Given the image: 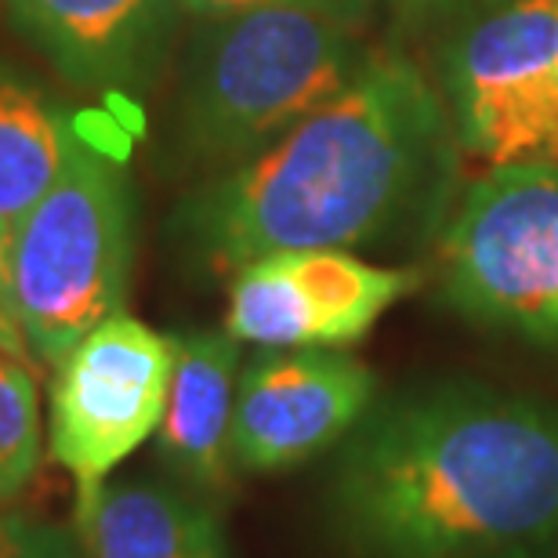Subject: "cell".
Returning <instances> with one entry per match:
<instances>
[{
  "label": "cell",
  "mask_w": 558,
  "mask_h": 558,
  "mask_svg": "<svg viewBox=\"0 0 558 558\" xmlns=\"http://www.w3.org/2000/svg\"><path fill=\"white\" fill-rule=\"evenodd\" d=\"M439 294L472 327L558 349V160L472 178L439 236Z\"/></svg>",
  "instance_id": "5b68a950"
},
{
  "label": "cell",
  "mask_w": 558,
  "mask_h": 558,
  "mask_svg": "<svg viewBox=\"0 0 558 558\" xmlns=\"http://www.w3.org/2000/svg\"><path fill=\"white\" fill-rule=\"evenodd\" d=\"M450 149L435 81L403 54L374 51L344 92L269 149L199 178L167 218V243L204 279H232L283 251L381 243L439 196Z\"/></svg>",
  "instance_id": "7a4b0ae2"
},
{
  "label": "cell",
  "mask_w": 558,
  "mask_h": 558,
  "mask_svg": "<svg viewBox=\"0 0 558 558\" xmlns=\"http://www.w3.org/2000/svg\"><path fill=\"white\" fill-rule=\"evenodd\" d=\"M519 558H558V541L544 544V548H537V551H526V555H519Z\"/></svg>",
  "instance_id": "ffe728a7"
},
{
  "label": "cell",
  "mask_w": 558,
  "mask_h": 558,
  "mask_svg": "<svg viewBox=\"0 0 558 558\" xmlns=\"http://www.w3.org/2000/svg\"><path fill=\"white\" fill-rule=\"evenodd\" d=\"M48 453L73 475L76 522L106 475L156 435L174 374V338L117 312L51 366Z\"/></svg>",
  "instance_id": "52a82bcc"
},
{
  "label": "cell",
  "mask_w": 558,
  "mask_h": 558,
  "mask_svg": "<svg viewBox=\"0 0 558 558\" xmlns=\"http://www.w3.org/2000/svg\"><path fill=\"white\" fill-rule=\"evenodd\" d=\"M558 73V0H468L435 54V87L468 160H541Z\"/></svg>",
  "instance_id": "8992f818"
},
{
  "label": "cell",
  "mask_w": 558,
  "mask_h": 558,
  "mask_svg": "<svg viewBox=\"0 0 558 558\" xmlns=\"http://www.w3.org/2000/svg\"><path fill=\"white\" fill-rule=\"evenodd\" d=\"M279 258L298 287L312 349H349L363 341L388 308L421 287V272L371 265L352 251H283Z\"/></svg>",
  "instance_id": "7c38bea8"
},
{
  "label": "cell",
  "mask_w": 558,
  "mask_h": 558,
  "mask_svg": "<svg viewBox=\"0 0 558 558\" xmlns=\"http://www.w3.org/2000/svg\"><path fill=\"white\" fill-rule=\"evenodd\" d=\"M8 26L76 92L142 98L171 62L178 0H4Z\"/></svg>",
  "instance_id": "9c48e42d"
},
{
  "label": "cell",
  "mask_w": 558,
  "mask_h": 558,
  "mask_svg": "<svg viewBox=\"0 0 558 558\" xmlns=\"http://www.w3.org/2000/svg\"><path fill=\"white\" fill-rule=\"evenodd\" d=\"M374 403V371L344 349H258L236 385V472H294L338 450Z\"/></svg>",
  "instance_id": "ba28073f"
},
{
  "label": "cell",
  "mask_w": 558,
  "mask_h": 558,
  "mask_svg": "<svg viewBox=\"0 0 558 558\" xmlns=\"http://www.w3.org/2000/svg\"><path fill=\"white\" fill-rule=\"evenodd\" d=\"M70 145L65 106L37 76L0 59V226L15 229L48 193Z\"/></svg>",
  "instance_id": "4fadbf2b"
},
{
  "label": "cell",
  "mask_w": 558,
  "mask_h": 558,
  "mask_svg": "<svg viewBox=\"0 0 558 558\" xmlns=\"http://www.w3.org/2000/svg\"><path fill=\"white\" fill-rule=\"evenodd\" d=\"M171 338L174 374L156 446L193 494L226 497L240 475L232 461L240 341L229 330H185Z\"/></svg>",
  "instance_id": "30bf717a"
},
{
  "label": "cell",
  "mask_w": 558,
  "mask_h": 558,
  "mask_svg": "<svg viewBox=\"0 0 558 558\" xmlns=\"http://www.w3.org/2000/svg\"><path fill=\"white\" fill-rule=\"evenodd\" d=\"M0 352L33 363V349L26 341L15 301V272H11V229L0 226Z\"/></svg>",
  "instance_id": "e0dca14e"
},
{
  "label": "cell",
  "mask_w": 558,
  "mask_h": 558,
  "mask_svg": "<svg viewBox=\"0 0 558 558\" xmlns=\"http://www.w3.org/2000/svg\"><path fill=\"white\" fill-rule=\"evenodd\" d=\"M0 558H76L70 541L48 522L0 511Z\"/></svg>",
  "instance_id": "2e32d148"
},
{
  "label": "cell",
  "mask_w": 558,
  "mask_h": 558,
  "mask_svg": "<svg viewBox=\"0 0 558 558\" xmlns=\"http://www.w3.org/2000/svg\"><path fill=\"white\" fill-rule=\"evenodd\" d=\"M396 4L414 11V15H453V11L464 8L468 0H396Z\"/></svg>",
  "instance_id": "ac0fdd59"
},
{
  "label": "cell",
  "mask_w": 558,
  "mask_h": 558,
  "mask_svg": "<svg viewBox=\"0 0 558 558\" xmlns=\"http://www.w3.org/2000/svg\"><path fill=\"white\" fill-rule=\"evenodd\" d=\"M341 558H519L558 541V403L468 377L377 399L333 450Z\"/></svg>",
  "instance_id": "6da1fadb"
},
{
  "label": "cell",
  "mask_w": 558,
  "mask_h": 558,
  "mask_svg": "<svg viewBox=\"0 0 558 558\" xmlns=\"http://www.w3.org/2000/svg\"><path fill=\"white\" fill-rule=\"evenodd\" d=\"M371 59L360 29L305 8L196 19L171 102L174 167L210 178L247 163L344 92Z\"/></svg>",
  "instance_id": "3957f363"
},
{
  "label": "cell",
  "mask_w": 558,
  "mask_h": 558,
  "mask_svg": "<svg viewBox=\"0 0 558 558\" xmlns=\"http://www.w3.org/2000/svg\"><path fill=\"white\" fill-rule=\"evenodd\" d=\"M377 0H178V8L185 11V19H218V15H236V11L251 8H305L316 15L349 22V26L363 29L366 19L374 15Z\"/></svg>",
  "instance_id": "9a60e30c"
},
{
  "label": "cell",
  "mask_w": 558,
  "mask_h": 558,
  "mask_svg": "<svg viewBox=\"0 0 558 558\" xmlns=\"http://www.w3.org/2000/svg\"><path fill=\"white\" fill-rule=\"evenodd\" d=\"M40 399L33 363L0 352V505L19 497L40 464Z\"/></svg>",
  "instance_id": "5bb4252c"
},
{
  "label": "cell",
  "mask_w": 558,
  "mask_h": 558,
  "mask_svg": "<svg viewBox=\"0 0 558 558\" xmlns=\"http://www.w3.org/2000/svg\"><path fill=\"white\" fill-rule=\"evenodd\" d=\"M76 526L87 558H229L210 500L163 483L106 486Z\"/></svg>",
  "instance_id": "8fae6325"
},
{
  "label": "cell",
  "mask_w": 558,
  "mask_h": 558,
  "mask_svg": "<svg viewBox=\"0 0 558 558\" xmlns=\"http://www.w3.org/2000/svg\"><path fill=\"white\" fill-rule=\"evenodd\" d=\"M11 272L22 330L44 366L124 312L135 272V193L95 145L73 135L59 178L11 229Z\"/></svg>",
  "instance_id": "277c9868"
},
{
  "label": "cell",
  "mask_w": 558,
  "mask_h": 558,
  "mask_svg": "<svg viewBox=\"0 0 558 558\" xmlns=\"http://www.w3.org/2000/svg\"><path fill=\"white\" fill-rule=\"evenodd\" d=\"M544 156L558 160V73H555V98H551V120H548V138H544ZM541 156V160H544Z\"/></svg>",
  "instance_id": "d6986e66"
}]
</instances>
